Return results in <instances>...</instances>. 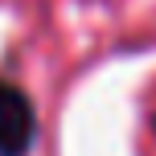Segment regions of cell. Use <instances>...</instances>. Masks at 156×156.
Returning a JSON list of instances; mask_svg holds the SVG:
<instances>
[{
  "label": "cell",
  "instance_id": "6da1fadb",
  "mask_svg": "<svg viewBox=\"0 0 156 156\" xmlns=\"http://www.w3.org/2000/svg\"><path fill=\"white\" fill-rule=\"evenodd\" d=\"M37 132L33 107L16 86L0 82V156H25Z\"/></svg>",
  "mask_w": 156,
  "mask_h": 156
}]
</instances>
